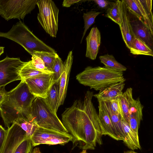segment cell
<instances>
[{"instance_id":"ffe728a7","label":"cell","mask_w":153,"mask_h":153,"mask_svg":"<svg viewBox=\"0 0 153 153\" xmlns=\"http://www.w3.org/2000/svg\"><path fill=\"white\" fill-rule=\"evenodd\" d=\"M132 89L128 88L118 97V103L121 118L129 124V111L134 100Z\"/></svg>"},{"instance_id":"8fae6325","label":"cell","mask_w":153,"mask_h":153,"mask_svg":"<svg viewBox=\"0 0 153 153\" xmlns=\"http://www.w3.org/2000/svg\"><path fill=\"white\" fill-rule=\"evenodd\" d=\"M128 11L142 19L153 34L152 0H124Z\"/></svg>"},{"instance_id":"8d00e7d4","label":"cell","mask_w":153,"mask_h":153,"mask_svg":"<svg viewBox=\"0 0 153 153\" xmlns=\"http://www.w3.org/2000/svg\"><path fill=\"white\" fill-rule=\"evenodd\" d=\"M81 1L80 0H64L62 2V5L64 7H68L72 4L77 3Z\"/></svg>"},{"instance_id":"4fadbf2b","label":"cell","mask_w":153,"mask_h":153,"mask_svg":"<svg viewBox=\"0 0 153 153\" xmlns=\"http://www.w3.org/2000/svg\"><path fill=\"white\" fill-rule=\"evenodd\" d=\"M132 14V17L130 16L129 14L128 15L135 36L144 42L152 50L153 34L142 19Z\"/></svg>"},{"instance_id":"484cf974","label":"cell","mask_w":153,"mask_h":153,"mask_svg":"<svg viewBox=\"0 0 153 153\" xmlns=\"http://www.w3.org/2000/svg\"><path fill=\"white\" fill-rule=\"evenodd\" d=\"M99 59L101 62L107 68L122 72L127 70V68L118 62L112 55L107 54L101 56H99Z\"/></svg>"},{"instance_id":"d6a6232c","label":"cell","mask_w":153,"mask_h":153,"mask_svg":"<svg viewBox=\"0 0 153 153\" xmlns=\"http://www.w3.org/2000/svg\"><path fill=\"white\" fill-rule=\"evenodd\" d=\"M33 147L30 138L28 137L17 147L14 153H32Z\"/></svg>"},{"instance_id":"ba28073f","label":"cell","mask_w":153,"mask_h":153,"mask_svg":"<svg viewBox=\"0 0 153 153\" xmlns=\"http://www.w3.org/2000/svg\"><path fill=\"white\" fill-rule=\"evenodd\" d=\"M33 146L40 144L64 145L73 139L69 133L63 134L38 127L30 138Z\"/></svg>"},{"instance_id":"4dcf8cb0","label":"cell","mask_w":153,"mask_h":153,"mask_svg":"<svg viewBox=\"0 0 153 153\" xmlns=\"http://www.w3.org/2000/svg\"><path fill=\"white\" fill-rule=\"evenodd\" d=\"M64 63L61 58L58 56L56 59L53 64L52 71L54 80L56 83H59L60 79L62 73Z\"/></svg>"},{"instance_id":"1f68e13d","label":"cell","mask_w":153,"mask_h":153,"mask_svg":"<svg viewBox=\"0 0 153 153\" xmlns=\"http://www.w3.org/2000/svg\"><path fill=\"white\" fill-rule=\"evenodd\" d=\"M34 67L38 71L46 73H52L53 72L49 71L45 66L44 62L40 57L33 54L30 61Z\"/></svg>"},{"instance_id":"3957f363","label":"cell","mask_w":153,"mask_h":153,"mask_svg":"<svg viewBox=\"0 0 153 153\" xmlns=\"http://www.w3.org/2000/svg\"><path fill=\"white\" fill-rule=\"evenodd\" d=\"M80 84L100 91L112 84L125 82L123 72L114 70L105 67L88 66L76 76Z\"/></svg>"},{"instance_id":"30bf717a","label":"cell","mask_w":153,"mask_h":153,"mask_svg":"<svg viewBox=\"0 0 153 153\" xmlns=\"http://www.w3.org/2000/svg\"><path fill=\"white\" fill-rule=\"evenodd\" d=\"M30 92L36 97L46 98L49 91L56 82L53 74L45 73L24 80Z\"/></svg>"},{"instance_id":"f546056e","label":"cell","mask_w":153,"mask_h":153,"mask_svg":"<svg viewBox=\"0 0 153 153\" xmlns=\"http://www.w3.org/2000/svg\"><path fill=\"white\" fill-rule=\"evenodd\" d=\"M100 13V12L95 11H91L83 13V17L84 23V29L80 43H82L87 30L95 22V20L96 17Z\"/></svg>"},{"instance_id":"4316f807","label":"cell","mask_w":153,"mask_h":153,"mask_svg":"<svg viewBox=\"0 0 153 153\" xmlns=\"http://www.w3.org/2000/svg\"><path fill=\"white\" fill-rule=\"evenodd\" d=\"M33 54L41 58L47 69L53 72L52 70L53 64L56 58L59 56L56 52L35 51Z\"/></svg>"},{"instance_id":"f1b7e54d","label":"cell","mask_w":153,"mask_h":153,"mask_svg":"<svg viewBox=\"0 0 153 153\" xmlns=\"http://www.w3.org/2000/svg\"><path fill=\"white\" fill-rule=\"evenodd\" d=\"M45 73L39 71L35 68L30 61L26 63L21 69L19 74L21 80H24L28 78Z\"/></svg>"},{"instance_id":"277c9868","label":"cell","mask_w":153,"mask_h":153,"mask_svg":"<svg viewBox=\"0 0 153 153\" xmlns=\"http://www.w3.org/2000/svg\"><path fill=\"white\" fill-rule=\"evenodd\" d=\"M0 37L17 42L32 56L35 51L56 52L55 50L35 36L21 20L13 25L7 32H0Z\"/></svg>"},{"instance_id":"b9f144b4","label":"cell","mask_w":153,"mask_h":153,"mask_svg":"<svg viewBox=\"0 0 153 153\" xmlns=\"http://www.w3.org/2000/svg\"><path fill=\"white\" fill-rule=\"evenodd\" d=\"M81 153H86V150H83V151Z\"/></svg>"},{"instance_id":"6da1fadb","label":"cell","mask_w":153,"mask_h":153,"mask_svg":"<svg viewBox=\"0 0 153 153\" xmlns=\"http://www.w3.org/2000/svg\"><path fill=\"white\" fill-rule=\"evenodd\" d=\"M93 95V92L87 91L83 100H75L62 114V122L73 137V148L94 150L97 143H102L98 114L92 102Z\"/></svg>"},{"instance_id":"e0dca14e","label":"cell","mask_w":153,"mask_h":153,"mask_svg":"<svg viewBox=\"0 0 153 153\" xmlns=\"http://www.w3.org/2000/svg\"><path fill=\"white\" fill-rule=\"evenodd\" d=\"M98 116L102 135H108L112 138L120 140L106 109L99 101Z\"/></svg>"},{"instance_id":"7c38bea8","label":"cell","mask_w":153,"mask_h":153,"mask_svg":"<svg viewBox=\"0 0 153 153\" xmlns=\"http://www.w3.org/2000/svg\"><path fill=\"white\" fill-rule=\"evenodd\" d=\"M7 130V135L0 153H14L19 144L28 137L25 132L14 122Z\"/></svg>"},{"instance_id":"ac0fdd59","label":"cell","mask_w":153,"mask_h":153,"mask_svg":"<svg viewBox=\"0 0 153 153\" xmlns=\"http://www.w3.org/2000/svg\"><path fill=\"white\" fill-rule=\"evenodd\" d=\"M123 7V21L119 26L123 41L126 47L130 49L134 39L135 36L133 31L128 10L126 4L122 0Z\"/></svg>"},{"instance_id":"7402d4cb","label":"cell","mask_w":153,"mask_h":153,"mask_svg":"<svg viewBox=\"0 0 153 153\" xmlns=\"http://www.w3.org/2000/svg\"><path fill=\"white\" fill-rule=\"evenodd\" d=\"M59 83L55 82L50 89L47 97L43 100L51 110L56 114L59 108Z\"/></svg>"},{"instance_id":"d590c367","label":"cell","mask_w":153,"mask_h":153,"mask_svg":"<svg viewBox=\"0 0 153 153\" xmlns=\"http://www.w3.org/2000/svg\"><path fill=\"white\" fill-rule=\"evenodd\" d=\"M100 7L102 8H106L109 5H110L112 2L105 0H95L93 1Z\"/></svg>"},{"instance_id":"7a4b0ae2","label":"cell","mask_w":153,"mask_h":153,"mask_svg":"<svg viewBox=\"0 0 153 153\" xmlns=\"http://www.w3.org/2000/svg\"><path fill=\"white\" fill-rule=\"evenodd\" d=\"M36 98L23 80L14 88L7 92L0 104V114L5 127L9 128L19 118L30 120L31 106Z\"/></svg>"},{"instance_id":"2e32d148","label":"cell","mask_w":153,"mask_h":153,"mask_svg":"<svg viewBox=\"0 0 153 153\" xmlns=\"http://www.w3.org/2000/svg\"><path fill=\"white\" fill-rule=\"evenodd\" d=\"M86 57L91 60L95 59L98 53L101 44L100 31L97 27H92L86 38Z\"/></svg>"},{"instance_id":"836d02e7","label":"cell","mask_w":153,"mask_h":153,"mask_svg":"<svg viewBox=\"0 0 153 153\" xmlns=\"http://www.w3.org/2000/svg\"><path fill=\"white\" fill-rule=\"evenodd\" d=\"M102 102L112 112L115 114L120 115V109L118 103V97L108 100Z\"/></svg>"},{"instance_id":"60d3db41","label":"cell","mask_w":153,"mask_h":153,"mask_svg":"<svg viewBox=\"0 0 153 153\" xmlns=\"http://www.w3.org/2000/svg\"><path fill=\"white\" fill-rule=\"evenodd\" d=\"M124 153H137V152H135L133 150L131 151H128L125 152Z\"/></svg>"},{"instance_id":"52a82bcc","label":"cell","mask_w":153,"mask_h":153,"mask_svg":"<svg viewBox=\"0 0 153 153\" xmlns=\"http://www.w3.org/2000/svg\"><path fill=\"white\" fill-rule=\"evenodd\" d=\"M38 0H0V15L6 20L23 19L35 8Z\"/></svg>"},{"instance_id":"603a6c76","label":"cell","mask_w":153,"mask_h":153,"mask_svg":"<svg viewBox=\"0 0 153 153\" xmlns=\"http://www.w3.org/2000/svg\"><path fill=\"white\" fill-rule=\"evenodd\" d=\"M123 128L125 135L123 141L127 146L132 150L140 149V146L139 140H137L133 133L129 124L121 118Z\"/></svg>"},{"instance_id":"5b68a950","label":"cell","mask_w":153,"mask_h":153,"mask_svg":"<svg viewBox=\"0 0 153 153\" xmlns=\"http://www.w3.org/2000/svg\"><path fill=\"white\" fill-rule=\"evenodd\" d=\"M30 120L39 127L61 133H68L56 114L51 110L42 98L36 97L33 101Z\"/></svg>"},{"instance_id":"f35d334b","label":"cell","mask_w":153,"mask_h":153,"mask_svg":"<svg viewBox=\"0 0 153 153\" xmlns=\"http://www.w3.org/2000/svg\"><path fill=\"white\" fill-rule=\"evenodd\" d=\"M32 153H41V152L38 147H36L33 150Z\"/></svg>"},{"instance_id":"44dd1931","label":"cell","mask_w":153,"mask_h":153,"mask_svg":"<svg viewBox=\"0 0 153 153\" xmlns=\"http://www.w3.org/2000/svg\"><path fill=\"white\" fill-rule=\"evenodd\" d=\"M123 7L122 0L112 2L106 11V16L120 26L123 21Z\"/></svg>"},{"instance_id":"ab89813d","label":"cell","mask_w":153,"mask_h":153,"mask_svg":"<svg viewBox=\"0 0 153 153\" xmlns=\"http://www.w3.org/2000/svg\"><path fill=\"white\" fill-rule=\"evenodd\" d=\"M4 47H0V56L4 53Z\"/></svg>"},{"instance_id":"5bb4252c","label":"cell","mask_w":153,"mask_h":153,"mask_svg":"<svg viewBox=\"0 0 153 153\" xmlns=\"http://www.w3.org/2000/svg\"><path fill=\"white\" fill-rule=\"evenodd\" d=\"M73 59L72 51H70L64 63V68L59 83L58 107L63 104L66 97L68 83Z\"/></svg>"},{"instance_id":"cb8c5ba5","label":"cell","mask_w":153,"mask_h":153,"mask_svg":"<svg viewBox=\"0 0 153 153\" xmlns=\"http://www.w3.org/2000/svg\"><path fill=\"white\" fill-rule=\"evenodd\" d=\"M134 55H142L153 56L152 50L144 42L135 37L129 49Z\"/></svg>"},{"instance_id":"d4e9b609","label":"cell","mask_w":153,"mask_h":153,"mask_svg":"<svg viewBox=\"0 0 153 153\" xmlns=\"http://www.w3.org/2000/svg\"><path fill=\"white\" fill-rule=\"evenodd\" d=\"M100 102L107 112L120 140H124L125 136L122 127L120 115L113 113L102 101Z\"/></svg>"},{"instance_id":"9a60e30c","label":"cell","mask_w":153,"mask_h":153,"mask_svg":"<svg viewBox=\"0 0 153 153\" xmlns=\"http://www.w3.org/2000/svg\"><path fill=\"white\" fill-rule=\"evenodd\" d=\"M143 106L138 98L134 99L129 111V124L131 130L137 139L139 140L138 130L142 120Z\"/></svg>"},{"instance_id":"83f0119b","label":"cell","mask_w":153,"mask_h":153,"mask_svg":"<svg viewBox=\"0 0 153 153\" xmlns=\"http://www.w3.org/2000/svg\"><path fill=\"white\" fill-rule=\"evenodd\" d=\"M14 122L19 125L25 132L27 136L29 138L33 135L39 127L34 123L27 119L19 118Z\"/></svg>"},{"instance_id":"9c48e42d","label":"cell","mask_w":153,"mask_h":153,"mask_svg":"<svg viewBox=\"0 0 153 153\" xmlns=\"http://www.w3.org/2000/svg\"><path fill=\"white\" fill-rule=\"evenodd\" d=\"M25 63L19 58L7 56L0 61V87H5L14 81L21 80L19 73Z\"/></svg>"},{"instance_id":"8992f818","label":"cell","mask_w":153,"mask_h":153,"mask_svg":"<svg viewBox=\"0 0 153 153\" xmlns=\"http://www.w3.org/2000/svg\"><path fill=\"white\" fill-rule=\"evenodd\" d=\"M38 20L45 32L56 37L58 31L59 9L51 0H38Z\"/></svg>"},{"instance_id":"d6986e66","label":"cell","mask_w":153,"mask_h":153,"mask_svg":"<svg viewBox=\"0 0 153 153\" xmlns=\"http://www.w3.org/2000/svg\"><path fill=\"white\" fill-rule=\"evenodd\" d=\"M124 82L115 83L110 85L94 94L98 101H105L119 97L123 93Z\"/></svg>"},{"instance_id":"e575fe53","label":"cell","mask_w":153,"mask_h":153,"mask_svg":"<svg viewBox=\"0 0 153 153\" xmlns=\"http://www.w3.org/2000/svg\"><path fill=\"white\" fill-rule=\"evenodd\" d=\"M7 132L6 130L1 125H0V151L3 144Z\"/></svg>"},{"instance_id":"74e56055","label":"cell","mask_w":153,"mask_h":153,"mask_svg":"<svg viewBox=\"0 0 153 153\" xmlns=\"http://www.w3.org/2000/svg\"><path fill=\"white\" fill-rule=\"evenodd\" d=\"M7 92L5 87H0V104L3 100Z\"/></svg>"}]
</instances>
